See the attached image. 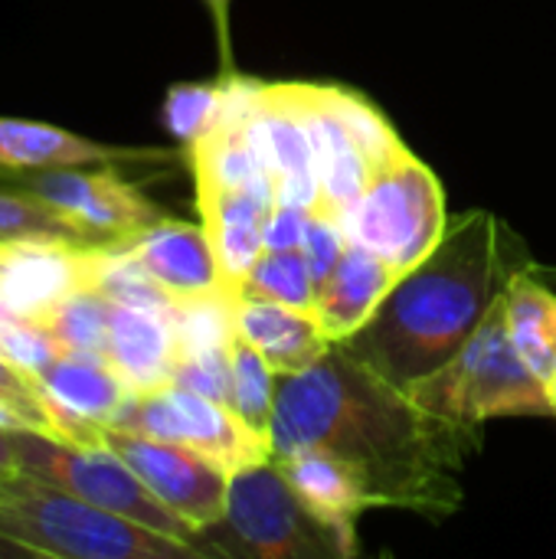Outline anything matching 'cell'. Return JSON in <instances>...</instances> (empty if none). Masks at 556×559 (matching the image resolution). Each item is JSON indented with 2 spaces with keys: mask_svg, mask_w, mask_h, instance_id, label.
I'll return each mask as SVG.
<instances>
[{
  "mask_svg": "<svg viewBox=\"0 0 556 559\" xmlns=\"http://www.w3.org/2000/svg\"><path fill=\"white\" fill-rule=\"evenodd\" d=\"M272 459L324 449L344 459L370 508L442 521L462 508V472L482 445V423L423 409L341 344L301 373L279 377Z\"/></svg>",
  "mask_w": 556,
  "mask_h": 559,
  "instance_id": "cell-1",
  "label": "cell"
},
{
  "mask_svg": "<svg viewBox=\"0 0 556 559\" xmlns=\"http://www.w3.org/2000/svg\"><path fill=\"white\" fill-rule=\"evenodd\" d=\"M521 272H544L528 242L485 210L462 213L449 219L439 249L393 285L380 311L338 344L406 390L462 350Z\"/></svg>",
  "mask_w": 556,
  "mask_h": 559,
  "instance_id": "cell-2",
  "label": "cell"
},
{
  "mask_svg": "<svg viewBox=\"0 0 556 559\" xmlns=\"http://www.w3.org/2000/svg\"><path fill=\"white\" fill-rule=\"evenodd\" d=\"M0 537L36 557L66 559H197L200 547L154 534L121 514L82 501L36 475L0 481Z\"/></svg>",
  "mask_w": 556,
  "mask_h": 559,
  "instance_id": "cell-3",
  "label": "cell"
},
{
  "mask_svg": "<svg viewBox=\"0 0 556 559\" xmlns=\"http://www.w3.org/2000/svg\"><path fill=\"white\" fill-rule=\"evenodd\" d=\"M203 547L210 557L256 559H341L357 554L308 508L272 459L229 475L226 511L203 531Z\"/></svg>",
  "mask_w": 556,
  "mask_h": 559,
  "instance_id": "cell-4",
  "label": "cell"
},
{
  "mask_svg": "<svg viewBox=\"0 0 556 559\" xmlns=\"http://www.w3.org/2000/svg\"><path fill=\"white\" fill-rule=\"evenodd\" d=\"M410 400L449 419L485 423L498 416H554L547 383L518 354L501 298L462 350L429 377L406 386Z\"/></svg>",
  "mask_w": 556,
  "mask_h": 559,
  "instance_id": "cell-5",
  "label": "cell"
},
{
  "mask_svg": "<svg viewBox=\"0 0 556 559\" xmlns=\"http://www.w3.org/2000/svg\"><path fill=\"white\" fill-rule=\"evenodd\" d=\"M10 442H13L20 472L36 475L56 488H66L79 495L82 501L98 504L111 514H121L154 534L193 544L206 554L203 534L193 524H187L180 514H174L138 478V472L108 445H75V442H62L33 429H13Z\"/></svg>",
  "mask_w": 556,
  "mask_h": 559,
  "instance_id": "cell-6",
  "label": "cell"
},
{
  "mask_svg": "<svg viewBox=\"0 0 556 559\" xmlns=\"http://www.w3.org/2000/svg\"><path fill=\"white\" fill-rule=\"evenodd\" d=\"M347 229L351 239L374 249L400 275L413 272L439 249L449 229L439 177L406 147L370 174Z\"/></svg>",
  "mask_w": 556,
  "mask_h": 559,
  "instance_id": "cell-7",
  "label": "cell"
},
{
  "mask_svg": "<svg viewBox=\"0 0 556 559\" xmlns=\"http://www.w3.org/2000/svg\"><path fill=\"white\" fill-rule=\"evenodd\" d=\"M3 180L49 203L85 242L95 246H125L141 229L164 219V213L134 183H128L115 164H98L95 170H13Z\"/></svg>",
  "mask_w": 556,
  "mask_h": 559,
  "instance_id": "cell-8",
  "label": "cell"
},
{
  "mask_svg": "<svg viewBox=\"0 0 556 559\" xmlns=\"http://www.w3.org/2000/svg\"><path fill=\"white\" fill-rule=\"evenodd\" d=\"M111 426L187 445L220 462L229 475L272 459L269 442L252 436L226 403H216L180 383H167L151 393H131Z\"/></svg>",
  "mask_w": 556,
  "mask_h": 559,
  "instance_id": "cell-9",
  "label": "cell"
},
{
  "mask_svg": "<svg viewBox=\"0 0 556 559\" xmlns=\"http://www.w3.org/2000/svg\"><path fill=\"white\" fill-rule=\"evenodd\" d=\"M105 445L121 455L138 472V478L200 534L223 518L229 498V472L220 462L187 445L118 426H105Z\"/></svg>",
  "mask_w": 556,
  "mask_h": 559,
  "instance_id": "cell-10",
  "label": "cell"
},
{
  "mask_svg": "<svg viewBox=\"0 0 556 559\" xmlns=\"http://www.w3.org/2000/svg\"><path fill=\"white\" fill-rule=\"evenodd\" d=\"M33 380L59 439L75 445H105V426L131 396V386L108 360L85 354H59Z\"/></svg>",
  "mask_w": 556,
  "mask_h": 559,
  "instance_id": "cell-11",
  "label": "cell"
},
{
  "mask_svg": "<svg viewBox=\"0 0 556 559\" xmlns=\"http://www.w3.org/2000/svg\"><path fill=\"white\" fill-rule=\"evenodd\" d=\"M279 203L275 183L259 180L229 190H197V210L213 242L223 288L236 298L242 278L265 249V229Z\"/></svg>",
  "mask_w": 556,
  "mask_h": 559,
  "instance_id": "cell-12",
  "label": "cell"
},
{
  "mask_svg": "<svg viewBox=\"0 0 556 559\" xmlns=\"http://www.w3.org/2000/svg\"><path fill=\"white\" fill-rule=\"evenodd\" d=\"M92 262H95L92 242H72V239L10 242L0 301L29 318H43L72 292L92 288Z\"/></svg>",
  "mask_w": 556,
  "mask_h": 559,
  "instance_id": "cell-13",
  "label": "cell"
},
{
  "mask_svg": "<svg viewBox=\"0 0 556 559\" xmlns=\"http://www.w3.org/2000/svg\"><path fill=\"white\" fill-rule=\"evenodd\" d=\"M298 111L305 118L311 151H315V170H318V187L321 200L315 210H328L331 216L351 223V213L370 180V167L364 154L357 151L351 131L344 128L341 115L331 105L328 85H305V82H288Z\"/></svg>",
  "mask_w": 556,
  "mask_h": 559,
  "instance_id": "cell-14",
  "label": "cell"
},
{
  "mask_svg": "<svg viewBox=\"0 0 556 559\" xmlns=\"http://www.w3.org/2000/svg\"><path fill=\"white\" fill-rule=\"evenodd\" d=\"M121 249L174 298L226 292L220 278L216 252L203 223L197 226V223L164 216L154 226L141 229L134 239H128Z\"/></svg>",
  "mask_w": 556,
  "mask_h": 559,
  "instance_id": "cell-15",
  "label": "cell"
},
{
  "mask_svg": "<svg viewBox=\"0 0 556 559\" xmlns=\"http://www.w3.org/2000/svg\"><path fill=\"white\" fill-rule=\"evenodd\" d=\"M403 275L364 242L351 239L331 275L315 292V314L331 344L357 334Z\"/></svg>",
  "mask_w": 556,
  "mask_h": 559,
  "instance_id": "cell-16",
  "label": "cell"
},
{
  "mask_svg": "<svg viewBox=\"0 0 556 559\" xmlns=\"http://www.w3.org/2000/svg\"><path fill=\"white\" fill-rule=\"evenodd\" d=\"M259 131L265 144V160L279 190V203H295L315 210L321 200L318 170H315V151L305 128V118L298 111V102L282 85H265L259 102Z\"/></svg>",
  "mask_w": 556,
  "mask_h": 559,
  "instance_id": "cell-17",
  "label": "cell"
},
{
  "mask_svg": "<svg viewBox=\"0 0 556 559\" xmlns=\"http://www.w3.org/2000/svg\"><path fill=\"white\" fill-rule=\"evenodd\" d=\"M177 354L180 347L170 314L111 305L105 360L118 370L131 393H151L174 383Z\"/></svg>",
  "mask_w": 556,
  "mask_h": 559,
  "instance_id": "cell-18",
  "label": "cell"
},
{
  "mask_svg": "<svg viewBox=\"0 0 556 559\" xmlns=\"http://www.w3.org/2000/svg\"><path fill=\"white\" fill-rule=\"evenodd\" d=\"M233 318H236V334L249 341L279 377L308 370L331 347L315 311H301L262 298H236Z\"/></svg>",
  "mask_w": 556,
  "mask_h": 559,
  "instance_id": "cell-19",
  "label": "cell"
},
{
  "mask_svg": "<svg viewBox=\"0 0 556 559\" xmlns=\"http://www.w3.org/2000/svg\"><path fill=\"white\" fill-rule=\"evenodd\" d=\"M167 151H128L95 144L82 134L0 118V180L13 170H43V167H88V164H121V160H167Z\"/></svg>",
  "mask_w": 556,
  "mask_h": 559,
  "instance_id": "cell-20",
  "label": "cell"
},
{
  "mask_svg": "<svg viewBox=\"0 0 556 559\" xmlns=\"http://www.w3.org/2000/svg\"><path fill=\"white\" fill-rule=\"evenodd\" d=\"M272 462L282 468L292 488L308 501V508L321 514L357 550V518L370 508L357 472L344 459L324 449H301Z\"/></svg>",
  "mask_w": 556,
  "mask_h": 559,
  "instance_id": "cell-21",
  "label": "cell"
},
{
  "mask_svg": "<svg viewBox=\"0 0 556 559\" xmlns=\"http://www.w3.org/2000/svg\"><path fill=\"white\" fill-rule=\"evenodd\" d=\"M501 308L518 354L547 383L556 370V295L534 272H521L508 282Z\"/></svg>",
  "mask_w": 556,
  "mask_h": 559,
  "instance_id": "cell-22",
  "label": "cell"
},
{
  "mask_svg": "<svg viewBox=\"0 0 556 559\" xmlns=\"http://www.w3.org/2000/svg\"><path fill=\"white\" fill-rule=\"evenodd\" d=\"M275 396H279V373L269 367V360L249 341H242L236 334L233 347H229V396H226V406L262 442H269V436H272Z\"/></svg>",
  "mask_w": 556,
  "mask_h": 559,
  "instance_id": "cell-23",
  "label": "cell"
},
{
  "mask_svg": "<svg viewBox=\"0 0 556 559\" xmlns=\"http://www.w3.org/2000/svg\"><path fill=\"white\" fill-rule=\"evenodd\" d=\"M111 298L95 288H79L49 308L39 321L52 334L62 354H85L102 357L108 350V321H111Z\"/></svg>",
  "mask_w": 556,
  "mask_h": 559,
  "instance_id": "cell-24",
  "label": "cell"
},
{
  "mask_svg": "<svg viewBox=\"0 0 556 559\" xmlns=\"http://www.w3.org/2000/svg\"><path fill=\"white\" fill-rule=\"evenodd\" d=\"M315 292L318 285L311 278L301 249H262V255L242 278L236 298H262V301L315 311Z\"/></svg>",
  "mask_w": 556,
  "mask_h": 559,
  "instance_id": "cell-25",
  "label": "cell"
},
{
  "mask_svg": "<svg viewBox=\"0 0 556 559\" xmlns=\"http://www.w3.org/2000/svg\"><path fill=\"white\" fill-rule=\"evenodd\" d=\"M328 95H331V105H334V111L341 115L344 128L351 131L357 151L364 154L370 174H377L380 167H387L393 157H400V154L406 151V144H403L400 134L390 128V121L383 118V111H380L374 102H367L360 92L328 85Z\"/></svg>",
  "mask_w": 556,
  "mask_h": 559,
  "instance_id": "cell-26",
  "label": "cell"
},
{
  "mask_svg": "<svg viewBox=\"0 0 556 559\" xmlns=\"http://www.w3.org/2000/svg\"><path fill=\"white\" fill-rule=\"evenodd\" d=\"M223 79L216 82H177L167 88V98H164V108H161V118H164V128L187 147H193L220 118V108H223Z\"/></svg>",
  "mask_w": 556,
  "mask_h": 559,
  "instance_id": "cell-27",
  "label": "cell"
},
{
  "mask_svg": "<svg viewBox=\"0 0 556 559\" xmlns=\"http://www.w3.org/2000/svg\"><path fill=\"white\" fill-rule=\"evenodd\" d=\"M23 239L85 242L49 203L36 200L20 187H0V242H23Z\"/></svg>",
  "mask_w": 556,
  "mask_h": 559,
  "instance_id": "cell-28",
  "label": "cell"
},
{
  "mask_svg": "<svg viewBox=\"0 0 556 559\" xmlns=\"http://www.w3.org/2000/svg\"><path fill=\"white\" fill-rule=\"evenodd\" d=\"M0 354L13 360L20 370H26L29 377H36L62 350L39 318H29L0 301Z\"/></svg>",
  "mask_w": 556,
  "mask_h": 559,
  "instance_id": "cell-29",
  "label": "cell"
},
{
  "mask_svg": "<svg viewBox=\"0 0 556 559\" xmlns=\"http://www.w3.org/2000/svg\"><path fill=\"white\" fill-rule=\"evenodd\" d=\"M351 242V229L344 219L331 216L328 210H311L308 213V226H305V239H301V252H305V262L311 269V278L315 285H321L331 269L338 265V259L344 255Z\"/></svg>",
  "mask_w": 556,
  "mask_h": 559,
  "instance_id": "cell-30",
  "label": "cell"
},
{
  "mask_svg": "<svg viewBox=\"0 0 556 559\" xmlns=\"http://www.w3.org/2000/svg\"><path fill=\"white\" fill-rule=\"evenodd\" d=\"M229 347L180 354L177 367H174V383L197 390L216 403H226V396H229Z\"/></svg>",
  "mask_w": 556,
  "mask_h": 559,
  "instance_id": "cell-31",
  "label": "cell"
},
{
  "mask_svg": "<svg viewBox=\"0 0 556 559\" xmlns=\"http://www.w3.org/2000/svg\"><path fill=\"white\" fill-rule=\"evenodd\" d=\"M308 206L295 203H275L269 229H265V249H301L305 226H308Z\"/></svg>",
  "mask_w": 556,
  "mask_h": 559,
  "instance_id": "cell-32",
  "label": "cell"
},
{
  "mask_svg": "<svg viewBox=\"0 0 556 559\" xmlns=\"http://www.w3.org/2000/svg\"><path fill=\"white\" fill-rule=\"evenodd\" d=\"M213 23H216V36H220V56H223V72H236L233 69V52H229V0H206Z\"/></svg>",
  "mask_w": 556,
  "mask_h": 559,
  "instance_id": "cell-33",
  "label": "cell"
},
{
  "mask_svg": "<svg viewBox=\"0 0 556 559\" xmlns=\"http://www.w3.org/2000/svg\"><path fill=\"white\" fill-rule=\"evenodd\" d=\"M0 468L20 472L16 455H13V442H10V429H0Z\"/></svg>",
  "mask_w": 556,
  "mask_h": 559,
  "instance_id": "cell-34",
  "label": "cell"
},
{
  "mask_svg": "<svg viewBox=\"0 0 556 559\" xmlns=\"http://www.w3.org/2000/svg\"><path fill=\"white\" fill-rule=\"evenodd\" d=\"M3 557H36V554H33V550H26L23 544H13V540L0 537V559Z\"/></svg>",
  "mask_w": 556,
  "mask_h": 559,
  "instance_id": "cell-35",
  "label": "cell"
},
{
  "mask_svg": "<svg viewBox=\"0 0 556 559\" xmlns=\"http://www.w3.org/2000/svg\"><path fill=\"white\" fill-rule=\"evenodd\" d=\"M547 396H551V406H554V416H556V370L551 373V380H547Z\"/></svg>",
  "mask_w": 556,
  "mask_h": 559,
  "instance_id": "cell-36",
  "label": "cell"
},
{
  "mask_svg": "<svg viewBox=\"0 0 556 559\" xmlns=\"http://www.w3.org/2000/svg\"><path fill=\"white\" fill-rule=\"evenodd\" d=\"M7 246L10 242H0V285H3V272H7Z\"/></svg>",
  "mask_w": 556,
  "mask_h": 559,
  "instance_id": "cell-37",
  "label": "cell"
},
{
  "mask_svg": "<svg viewBox=\"0 0 556 559\" xmlns=\"http://www.w3.org/2000/svg\"><path fill=\"white\" fill-rule=\"evenodd\" d=\"M10 475H16V472H10V468H0V481H7Z\"/></svg>",
  "mask_w": 556,
  "mask_h": 559,
  "instance_id": "cell-38",
  "label": "cell"
}]
</instances>
